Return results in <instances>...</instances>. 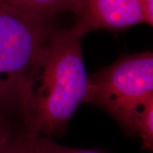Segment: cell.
<instances>
[{
  "mask_svg": "<svg viewBox=\"0 0 153 153\" xmlns=\"http://www.w3.org/2000/svg\"><path fill=\"white\" fill-rule=\"evenodd\" d=\"M83 36L73 26L54 31L39 49L18 90L22 128L32 136H59L85 103L88 74Z\"/></svg>",
  "mask_w": 153,
  "mask_h": 153,
  "instance_id": "1",
  "label": "cell"
},
{
  "mask_svg": "<svg viewBox=\"0 0 153 153\" xmlns=\"http://www.w3.org/2000/svg\"><path fill=\"white\" fill-rule=\"evenodd\" d=\"M55 30L50 19L0 3V111H16L18 90L39 49Z\"/></svg>",
  "mask_w": 153,
  "mask_h": 153,
  "instance_id": "2",
  "label": "cell"
},
{
  "mask_svg": "<svg viewBox=\"0 0 153 153\" xmlns=\"http://www.w3.org/2000/svg\"><path fill=\"white\" fill-rule=\"evenodd\" d=\"M153 95V54L126 55L88 76L85 103L105 110L119 123L130 110Z\"/></svg>",
  "mask_w": 153,
  "mask_h": 153,
  "instance_id": "3",
  "label": "cell"
},
{
  "mask_svg": "<svg viewBox=\"0 0 153 153\" xmlns=\"http://www.w3.org/2000/svg\"><path fill=\"white\" fill-rule=\"evenodd\" d=\"M73 25L84 36L94 30L118 31L146 24L141 0H84Z\"/></svg>",
  "mask_w": 153,
  "mask_h": 153,
  "instance_id": "4",
  "label": "cell"
},
{
  "mask_svg": "<svg viewBox=\"0 0 153 153\" xmlns=\"http://www.w3.org/2000/svg\"><path fill=\"white\" fill-rule=\"evenodd\" d=\"M121 125L139 136L142 146L148 151L153 149V95L134 105Z\"/></svg>",
  "mask_w": 153,
  "mask_h": 153,
  "instance_id": "5",
  "label": "cell"
},
{
  "mask_svg": "<svg viewBox=\"0 0 153 153\" xmlns=\"http://www.w3.org/2000/svg\"><path fill=\"white\" fill-rule=\"evenodd\" d=\"M84 0H19L17 7L39 16L52 18L63 12L76 14Z\"/></svg>",
  "mask_w": 153,
  "mask_h": 153,
  "instance_id": "6",
  "label": "cell"
},
{
  "mask_svg": "<svg viewBox=\"0 0 153 153\" xmlns=\"http://www.w3.org/2000/svg\"><path fill=\"white\" fill-rule=\"evenodd\" d=\"M33 137V146H34L36 153H105L103 152L96 151V150L66 147L64 146L56 144L50 138H47V137Z\"/></svg>",
  "mask_w": 153,
  "mask_h": 153,
  "instance_id": "7",
  "label": "cell"
},
{
  "mask_svg": "<svg viewBox=\"0 0 153 153\" xmlns=\"http://www.w3.org/2000/svg\"><path fill=\"white\" fill-rule=\"evenodd\" d=\"M1 153H36L33 137L21 128Z\"/></svg>",
  "mask_w": 153,
  "mask_h": 153,
  "instance_id": "8",
  "label": "cell"
},
{
  "mask_svg": "<svg viewBox=\"0 0 153 153\" xmlns=\"http://www.w3.org/2000/svg\"><path fill=\"white\" fill-rule=\"evenodd\" d=\"M19 130L11 120L10 116L0 111V153L10 143Z\"/></svg>",
  "mask_w": 153,
  "mask_h": 153,
  "instance_id": "9",
  "label": "cell"
},
{
  "mask_svg": "<svg viewBox=\"0 0 153 153\" xmlns=\"http://www.w3.org/2000/svg\"><path fill=\"white\" fill-rule=\"evenodd\" d=\"M145 15L146 18V24L152 27L153 25V0H141Z\"/></svg>",
  "mask_w": 153,
  "mask_h": 153,
  "instance_id": "10",
  "label": "cell"
},
{
  "mask_svg": "<svg viewBox=\"0 0 153 153\" xmlns=\"http://www.w3.org/2000/svg\"><path fill=\"white\" fill-rule=\"evenodd\" d=\"M18 1L19 0H0V3L7 4V5L16 6L18 3Z\"/></svg>",
  "mask_w": 153,
  "mask_h": 153,
  "instance_id": "11",
  "label": "cell"
}]
</instances>
